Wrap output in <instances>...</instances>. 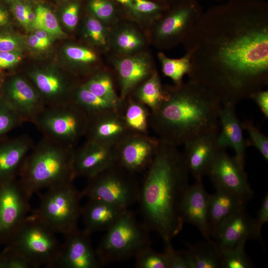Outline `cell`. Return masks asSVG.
<instances>
[{
	"instance_id": "1",
	"label": "cell",
	"mask_w": 268,
	"mask_h": 268,
	"mask_svg": "<svg viewBox=\"0 0 268 268\" xmlns=\"http://www.w3.org/2000/svg\"><path fill=\"white\" fill-rule=\"evenodd\" d=\"M189 80L222 104L236 105L268 84V2L228 0L201 15L182 43Z\"/></svg>"
},
{
	"instance_id": "2",
	"label": "cell",
	"mask_w": 268,
	"mask_h": 268,
	"mask_svg": "<svg viewBox=\"0 0 268 268\" xmlns=\"http://www.w3.org/2000/svg\"><path fill=\"white\" fill-rule=\"evenodd\" d=\"M145 171L138 201L144 223L160 235L164 244L171 243L184 223L180 205L189 186V172L183 153L178 146L159 139L158 150Z\"/></svg>"
},
{
	"instance_id": "3",
	"label": "cell",
	"mask_w": 268,
	"mask_h": 268,
	"mask_svg": "<svg viewBox=\"0 0 268 268\" xmlns=\"http://www.w3.org/2000/svg\"><path fill=\"white\" fill-rule=\"evenodd\" d=\"M165 96L150 111L149 128L159 139L178 146L200 135L220 131L222 103L206 88L189 80L164 86Z\"/></svg>"
},
{
	"instance_id": "4",
	"label": "cell",
	"mask_w": 268,
	"mask_h": 268,
	"mask_svg": "<svg viewBox=\"0 0 268 268\" xmlns=\"http://www.w3.org/2000/svg\"><path fill=\"white\" fill-rule=\"evenodd\" d=\"M74 148L45 136L34 144L18 176L30 197L40 190L73 182Z\"/></svg>"
},
{
	"instance_id": "5",
	"label": "cell",
	"mask_w": 268,
	"mask_h": 268,
	"mask_svg": "<svg viewBox=\"0 0 268 268\" xmlns=\"http://www.w3.org/2000/svg\"><path fill=\"white\" fill-rule=\"evenodd\" d=\"M6 243L5 249L24 258L32 268H56L61 244L55 232L31 210Z\"/></svg>"
},
{
	"instance_id": "6",
	"label": "cell",
	"mask_w": 268,
	"mask_h": 268,
	"mask_svg": "<svg viewBox=\"0 0 268 268\" xmlns=\"http://www.w3.org/2000/svg\"><path fill=\"white\" fill-rule=\"evenodd\" d=\"M150 230L138 222L128 209L106 231L95 250L102 267L112 262L134 258L140 250L151 244Z\"/></svg>"
},
{
	"instance_id": "7",
	"label": "cell",
	"mask_w": 268,
	"mask_h": 268,
	"mask_svg": "<svg viewBox=\"0 0 268 268\" xmlns=\"http://www.w3.org/2000/svg\"><path fill=\"white\" fill-rule=\"evenodd\" d=\"M83 197L72 182L60 184L39 194L40 204L34 210L56 233L65 235L77 229Z\"/></svg>"
},
{
	"instance_id": "8",
	"label": "cell",
	"mask_w": 268,
	"mask_h": 268,
	"mask_svg": "<svg viewBox=\"0 0 268 268\" xmlns=\"http://www.w3.org/2000/svg\"><path fill=\"white\" fill-rule=\"evenodd\" d=\"M140 186L134 177L116 164L88 178L84 196L128 209L138 202Z\"/></svg>"
},
{
	"instance_id": "9",
	"label": "cell",
	"mask_w": 268,
	"mask_h": 268,
	"mask_svg": "<svg viewBox=\"0 0 268 268\" xmlns=\"http://www.w3.org/2000/svg\"><path fill=\"white\" fill-rule=\"evenodd\" d=\"M88 118L71 101L46 106L34 124L43 136L74 147L85 136Z\"/></svg>"
},
{
	"instance_id": "10",
	"label": "cell",
	"mask_w": 268,
	"mask_h": 268,
	"mask_svg": "<svg viewBox=\"0 0 268 268\" xmlns=\"http://www.w3.org/2000/svg\"><path fill=\"white\" fill-rule=\"evenodd\" d=\"M202 12L197 0H186L171 6L153 24V43L162 50L182 43Z\"/></svg>"
},
{
	"instance_id": "11",
	"label": "cell",
	"mask_w": 268,
	"mask_h": 268,
	"mask_svg": "<svg viewBox=\"0 0 268 268\" xmlns=\"http://www.w3.org/2000/svg\"><path fill=\"white\" fill-rule=\"evenodd\" d=\"M30 198L18 179L0 183V244L7 243L31 211Z\"/></svg>"
},
{
	"instance_id": "12",
	"label": "cell",
	"mask_w": 268,
	"mask_h": 268,
	"mask_svg": "<svg viewBox=\"0 0 268 268\" xmlns=\"http://www.w3.org/2000/svg\"><path fill=\"white\" fill-rule=\"evenodd\" d=\"M159 144V138L148 134L131 132L115 146L116 164L133 174L145 171Z\"/></svg>"
},
{
	"instance_id": "13",
	"label": "cell",
	"mask_w": 268,
	"mask_h": 268,
	"mask_svg": "<svg viewBox=\"0 0 268 268\" xmlns=\"http://www.w3.org/2000/svg\"><path fill=\"white\" fill-rule=\"evenodd\" d=\"M244 167L235 156H230L225 149L221 148L214 159L207 175L216 189L229 192L248 201L254 194Z\"/></svg>"
},
{
	"instance_id": "14",
	"label": "cell",
	"mask_w": 268,
	"mask_h": 268,
	"mask_svg": "<svg viewBox=\"0 0 268 268\" xmlns=\"http://www.w3.org/2000/svg\"><path fill=\"white\" fill-rule=\"evenodd\" d=\"M27 78L38 91L46 106L70 102L75 84L67 73L54 67H37L28 71Z\"/></svg>"
},
{
	"instance_id": "15",
	"label": "cell",
	"mask_w": 268,
	"mask_h": 268,
	"mask_svg": "<svg viewBox=\"0 0 268 268\" xmlns=\"http://www.w3.org/2000/svg\"><path fill=\"white\" fill-rule=\"evenodd\" d=\"M1 97L25 122L34 124L46 107L36 88L23 75L10 77L4 85Z\"/></svg>"
},
{
	"instance_id": "16",
	"label": "cell",
	"mask_w": 268,
	"mask_h": 268,
	"mask_svg": "<svg viewBox=\"0 0 268 268\" xmlns=\"http://www.w3.org/2000/svg\"><path fill=\"white\" fill-rule=\"evenodd\" d=\"M65 236L56 268H99L102 267L92 247L90 234L77 228Z\"/></svg>"
},
{
	"instance_id": "17",
	"label": "cell",
	"mask_w": 268,
	"mask_h": 268,
	"mask_svg": "<svg viewBox=\"0 0 268 268\" xmlns=\"http://www.w3.org/2000/svg\"><path fill=\"white\" fill-rule=\"evenodd\" d=\"M115 164L114 146L86 139L83 145L74 149L73 168L75 178H89Z\"/></svg>"
},
{
	"instance_id": "18",
	"label": "cell",
	"mask_w": 268,
	"mask_h": 268,
	"mask_svg": "<svg viewBox=\"0 0 268 268\" xmlns=\"http://www.w3.org/2000/svg\"><path fill=\"white\" fill-rule=\"evenodd\" d=\"M219 132L206 134L186 142L183 153L187 167L196 181L202 180L221 149L217 142Z\"/></svg>"
},
{
	"instance_id": "19",
	"label": "cell",
	"mask_w": 268,
	"mask_h": 268,
	"mask_svg": "<svg viewBox=\"0 0 268 268\" xmlns=\"http://www.w3.org/2000/svg\"><path fill=\"white\" fill-rule=\"evenodd\" d=\"M120 88L121 100L147 78L155 69L148 54L137 53L121 56L114 61Z\"/></svg>"
},
{
	"instance_id": "20",
	"label": "cell",
	"mask_w": 268,
	"mask_h": 268,
	"mask_svg": "<svg viewBox=\"0 0 268 268\" xmlns=\"http://www.w3.org/2000/svg\"><path fill=\"white\" fill-rule=\"evenodd\" d=\"M210 195L205 190L202 180L186 188L180 205V213L184 222L195 226L206 239H211L208 224Z\"/></svg>"
},
{
	"instance_id": "21",
	"label": "cell",
	"mask_w": 268,
	"mask_h": 268,
	"mask_svg": "<svg viewBox=\"0 0 268 268\" xmlns=\"http://www.w3.org/2000/svg\"><path fill=\"white\" fill-rule=\"evenodd\" d=\"M131 133L118 110L113 109L88 119L85 136L115 146Z\"/></svg>"
},
{
	"instance_id": "22",
	"label": "cell",
	"mask_w": 268,
	"mask_h": 268,
	"mask_svg": "<svg viewBox=\"0 0 268 268\" xmlns=\"http://www.w3.org/2000/svg\"><path fill=\"white\" fill-rule=\"evenodd\" d=\"M213 238L222 251L245 244L248 240L256 239L254 218L243 209L224 222Z\"/></svg>"
},
{
	"instance_id": "23",
	"label": "cell",
	"mask_w": 268,
	"mask_h": 268,
	"mask_svg": "<svg viewBox=\"0 0 268 268\" xmlns=\"http://www.w3.org/2000/svg\"><path fill=\"white\" fill-rule=\"evenodd\" d=\"M235 107V105L231 103L222 104L217 142L221 148L226 149L228 146L232 148L235 152V158L244 166L248 144L243 136L241 123L237 117Z\"/></svg>"
},
{
	"instance_id": "24",
	"label": "cell",
	"mask_w": 268,
	"mask_h": 268,
	"mask_svg": "<svg viewBox=\"0 0 268 268\" xmlns=\"http://www.w3.org/2000/svg\"><path fill=\"white\" fill-rule=\"evenodd\" d=\"M33 145V139L26 134L0 144V183L16 179Z\"/></svg>"
},
{
	"instance_id": "25",
	"label": "cell",
	"mask_w": 268,
	"mask_h": 268,
	"mask_svg": "<svg viewBox=\"0 0 268 268\" xmlns=\"http://www.w3.org/2000/svg\"><path fill=\"white\" fill-rule=\"evenodd\" d=\"M127 209L102 201L89 199L81 210L85 226L84 230L90 235L98 231H107Z\"/></svg>"
},
{
	"instance_id": "26",
	"label": "cell",
	"mask_w": 268,
	"mask_h": 268,
	"mask_svg": "<svg viewBox=\"0 0 268 268\" xmlns=\"http://www.w3.org/2000/svg\"><path fill=\"white\" fill-rule=\"evenodd\" d=\"M248 201L223 190L210 195L208 208L209 233L213 238L219 227L231 216L246 208Z\"/></svg>"
},
{
	"instance_id": "27",
	"label": "cell",
	"mask_w": 268,
	"mask_h": 268,
	"mask_svg": "<svg viewBox=\"0 0 268 268\" xmlns=\"http://www.w3.org/2000/svg\"><path fill=\"white\" fill-rule=\"evenodd\" d=\"M144 45L142 34L130 25H121L110 34L109 47L121 56L139 53Z\"/></svg>"
},
{
	"instance_id": "28",
	"label": "cell",
	"mask_w": 268,
	"mask_h": 268,
	"mask_svg": "<svg viewBox=\"0 0 268 268\" xmlns=\"http://www.w3.org/2000/svg\"><path fill=\"white\" fill-rule=\"evenodd\" d=\"M118 111L131 132L148 134L150 111L131 95L121 100Z\"/></svg>"
},
{
	"instance_id": "29",
	"label": "cell",
	"mask_w": 268,
	"mask_h": 268,
	"mask_svg": "<svg viewBox=\"0 0 268 268\" xmlns=\"http://www.w3.org/2000/svg\"><path fill=\"white\" fill-rule=\"evenodd\" d=\"M147 107L150 111L156 110L164 100L165 91L156 70L139 84L130 94Z\"/></svg>"
},
{
	"instance_id": "30",
	"label": "cell",
	"mask_w": 268,
	"mask_h": 268,
	"mask_svg": "<svg viewBox=\"0 0 268 268\" xmlns=\"http://www.w3.org/2000/svg\"><path fill=\"white\" fill-rule=\"evenodd\" d=\"M193 268H221L222 252L211 239L188 245Z\"/></svg>"
},
{
	"instance_id": "31",
	"label": "cell",
	"mask_w": 268,
	"mask_h": 268,
	"mask_svg": "<svg viewBox=\"0 0 268 268\" xmlns=\"http://www.w3.org/2000/svg\"><path fill=\"white\" fill-rule=\"evenodd\" d=\"M70 101L81 110L88 119L107 111L118 109L111 103L91 92L81 83L75 87Z\"/></svg>"
},
{
	"instance_id": "32",
	"label": "cell",
	"mask_w": 268,
	"mask_h": 268,
	"mask_svg": "<svg viewBox=\"0 0 268 268\" xmlns=\"http://www.w3.org/2000/svg\"><path fill=\"white\" fill-rule=\"evenodd\" d=\"M81 83L91 92L119 109L121 100L116 92L112 76L109 71H97Z\"/></svg>"
},
{
	"instance_id": "33",
	"label": "cell",
	"mask_w": 268,
	"mask_h": 268,
	"mask_svg": "<svg viewBox=\"0 0 268 268\" xmlns=\"http://www.w3.org/2000/svg\"><path fill=\"white\" fill-rule=\"evenodd\" d=\"M158 58L161 65L163 74L171 78L175 85H180L183 82V79L186 74H189L191 69V60L187 53L178 59H171L164 53H158Z\"/></svg>"
},
{
	"instance_id": "34",
	"label": "cell",
	"mask_w": 268,
	"mask_h": 268,
	"mask_svg": "<svg viewBox=\"0 0 268 268\" xmlns=\"http://www.w3.org/2000/svg\"><path fill=\"white\" fill-rule=\"evenodd\" d=\"M106 25L93 16L87 17L83 25L84 37L94 46L107 49L110 32Z\"/></svg>"
},
{
	"instance_id": "35",
	"label": "cell",
	"mask_w": 268,
	"mask_h": 268,
	"mask_svg": "<svg viewBox=\"0 0 268 268\" xmlns=\"http://www.w3.org/2000/svg\"><path fill=\"white\" fill-rule=\"evenodd\" d=\"M64 52L67 59L76 67L81 68L82 72H88L87 68L97 63L98 61V57L94 51L82 46H67Z\"/></svg>"
},
{
	"instance_id": "36",
	"label": "cell",
	"mask_w": 268,
	"mask_h": 268,
	"mask_svg": "<svg viewBox=\"0 0 268 268\" xmlns=\"http://www.w3.org/2000/svg\"><path fill=\"white\" fill-rule=\"evenodd\" d=\"M36 18L32 28L44 30L54 37L65 35L52 11L47 7L39 5L35 9Z\"/></svg>"
},
{
	"instance_id": "37",
	"label": "cell",
	"mask_w": 268,
	"mask_h": 268,
	"mask_svg": "<svg viewBox=\"0 0 268 268\" xmlns=\"http://www.w3.org/2000/svg\"><path fill=\"white\" fill-rule=\"evenodd\" d=\"M134 258L136 268H169L166 253L164 251L162 253L156 252L150 245L140 250Z\"/></svg>"
},
{
	"instance_id": "38",
	"label": "cell",
	"mask_w": 268,
	"mask_h": 268,
	"mask_svg": "<svg viewBox=\"0 0 268 268\" xmlns=\"http://www.w3.org/2000/svg\"><path fill=\"white\" fill-rule=\"evenodd\" d=\"M245 244L221 250V268H251L253 264L245 250Z\"/></svg>"
},
{
	"instance_id": "39",
	"label": "cell",
	"mask_w": 268,
	"mask_h": 268,
	"mask_svg": "<svg viewBox=\"0 0 268 268\" xmlns=\"http://www.w3.org/2000/svg\"><path fill=\"white\" fill-rule=\"evenodd\" d=\"M135 9L140 19L144 16L149 18L153 24L170 7L161 0H133Z\"/></svg>"
},
{
	"instance_id": "40",
	"label": "cell",
	"mask_w": 268,
	"mask_h": 268,
	"mask_svg": "<svg viewBox=\"0 0 268 268\" xmlns=\"http://www.w3.org/2000/svg\"><path fill=\"white\" fill-rule=\"evenodd\" d=\"M25 121L17 112L0 97V137L12 129L22 125Z\"/></svg>"
},
{
	"instance_id": "41",
	"label": "cell",
	"mask_w": 268,
	"mask_h": 268,
	"mask_svg": "<svg viewBox=\"0 0 268 268\" xmlns=\"http://www.w3.org/2000/svg\"><path fill=\"white\" fill-rule=\"evenodd\" d=\"M89 8L93 16L106 25L115 19L116 8L113 0H92L89 4Z\"/></svg>"
},
{
	"instance_id": "42",
	"label": "cell",
	"mask_w": 268,
	"mask_h": 268,
	"mask_svg": "<svg viewBox=\"0 0 268 268\" xmlns=\"http://www.w3.org/2000/svg\"><path fill=\"white\" fill-rule=\"evenodd\" d=\"M243 129L247 130L249 135L248 145L257 149L266 160H268V138L262 133L251 121L246 120L241 123Z\"/></svg>"
},
{
	"instance_id": "43",
	"label": "cell",
	"mask_w": 268,
	"mask_h": 268,
	"mask_svg": "<svg viewBox=\"0 0 268 268\" xmlns=\"http://www.w3.org/2000/svg\"><path fill=\"white\" fill-rule=\"evenodd\" d=\"M169 261V268H193L190 254L187 250H175L171 243L164 244Z\"/></svg>"
},
{
	"instance_id": "44",
	"label": "cell",
	"mask_w": 268,
	"mask_h": 268,
	"mask_svg": "<svg viewBox=\"0 0 268 268\" xmlns=\"http://www.w3.org/2000/svg\"><path fill=\"white\" fill-rule=\"evenodd\" d=\"M80 6L76 1L68 3L64 7L62 15V21L68 29L73 30L77 26L79 20Z\"/></svg>"
},
{
	"instance_id": "45",
	"label": "cell",
	"mask_w": 268,
	"mask_h": 268,
	"mask_svg": "<svg viewBox=\"0 0 268 268\" xmlns=\"http://www.w3.org/2000/svg\"><path fill=\"white\" fill-rule=\"evenodd\" d=\"M23 47L22 39L12 34H0V52L21 51Z\"/></svg>"
},
{
	"instance_id": "46",
	"label": "cell",
	"mask_w": 268,
	"mask_h": 268,
	"mask_svg": "<svg viewBox=\"0 0 268 268\" xmlns=\"http://www.w3.org/2000/svg\"><path fill=\"white\" fill-rule=\"evenodd\" d=\"M268 193L267 192L263 198L257 217L254 218L256 239H261L262 227L265 223L268 222Z\"/></svg>"
},
{
	"instance_id": "47",
	"label": "cell",
	"mask_w": 268,
	"mask_h": 268,
	"mask_svg": "<svg viewBox=\"0 0 268 268\" xmlns=\"http://www.w3.org/2000/svg\"><path fill=\"white\" fill-rule=\"evenodd\" d=\"M4 257V268H32L22 257L6 249L2 252Z\"/></svg>"
},
{
	"instance_id": "48",
	"label": "cell",
	"mask_w": 268,
	"mask_h": 268,
	"mask_svg": "<svg viewBox=\"0 0 268 268\" xmlns=\"http://www.w3.org/2000/svg\"><path fill=\"white\" fill-rule=\"evenodd\" d=\"M21 51L0 52V67L7 68L12 67L20 61Z\"/></svg>"
},
{
	"instance_id": "49",
	"label": "cell",
	"mask_w": 268,
	"mask_h": 268,
	"mask_svg": "<svg viewBox=\"0 0 268 268\" xmlns=\"http://www.w3.org/2000/svg\"><path fill=\"white\" fill-rule=\"evenodd\" d=\"M259 107L265 117L268 118V91L263 89L256 91L250 97Z\"/></svg>"
},
{
	"instance_id": "50",
	"label": "cell",
	"mask_w": 268,
	"mask_h": 268,
	"mask_svg": "<svg viewBox=\"0 0 268 268\" xmlns=\"http://www.w3.org/2000/svg\"><path fill=\"white\" fill-rule=\"evenodd\" d=\"M29 5L17 1L12 3L11 10L17 20L22 25L28 27L27 13Z\"/></svg>"
},
{
	"instance_id": "51",
	"label": "cell",
	"mask_w": 268,
	"mask_h": 268,
	"mask_svg": "<svg viewBox=\"0 0 268 268\" xmlns=\"http://www.w3.org/2000/svg\"><path fill=\"white\" fill-rule=\"evenodd\" d=\"M52 42V40L40 39L34 34L31 35L27 41V44L30 47L37 50L47 49L51 45Z\"/></svg>"
},
{
	"instance_id": "52",
	"label": "cell",
	"mask_w": 268,
	"mask_h": 268,
	"mask_svg": "<svg viewBox=\"0 0 268 268\" xmlns=\"http://www.w3.org/2000/svg\"><path fill=\"white\" fill-rule=\"evenodd\" d=\"M123 5L129 11L132 15L137 20H140V18L137 13L134 5L133 0H112Z\"/></svg>"
},
{
	"instance_id": "53",
	"label": "cell",
	"mask_w": 268,
	"mask_h": 268,
	"mask_svg": "<svg viewBox=\"0 0 268 268\" xmlns=\"http://www.w3.org/2000/svg\"><path fill=\"white\" fill-rule=\"evenodd\" d=\"M9 19L8 11L0 5V28L6 24Z\"/></svg>"
},
{
	"instance_id": "54",
	"label": "cell",
	"mask_w": 268,
	"mask_h": 268,
	"mask_svg": "<svg viewBox=\"0 0 268 268\" xmlns=\"http://www.w3.org/2000/svg\"><path fill=\"white\" fill-rule=\"evenodd\" d=\"M35 18V10L33 11L32 8L30 6H29L27 13V20L28 27H32Z\"/></svg>"
},
{
	"instance_id": "55",
	"label": "cell",
	"mask_w": 268,
	"mask_h": 268,
	"mask_svg": "<svg viewBox=\"0 0 268 268\" xmlns=\"http://www.w3.org/2000/svg\"><path fill=\"white\" fill-rule=\"evenodd\" d=\"M161 0L166 2L171 7L172 6L176 5L186 0Z\"/></svg>"
},
{
	"instance_id": "56",
	"label": "cell",
	"mask_w": 268,
	"mask_h": 268,
	"mask_svg": "<svg viewBox=\"0 0 268 268\" xmlns=\"http://www.w3.org/2000/svg\"><path fill=\"white\" fill-rule=\"evenodd\" d=\"M4 257L2 252H0V268H4Z\"/></svg>"
},
{
	"instance_id": "57",
	"label": "cell",
	"mask_w": 268,
	"mask_h": 268,
	"mask_svg": "<svg viewBox=\"0 0 268 268\" xmlns=\"http://www.w3.org/2000/svg\"><path fill=\"white\" fill-rule=\"evenodd\" d=\"M7 0L12 3H14L17 1H20L21 0Z\"/></svg>"
},
{
	"instance_id": "58",
	"label": "cell",
	"mask_w": 268,
	"mask_h": 268,
	"mask_svg": "<svg viewBox=\"0 0 268 268\" xmlns=\"http://www.w3.org/2000/svg\"><path fill=\"white\" fill-rule=\"evenodd\" d=\"M216 0L221 1V0Z\"/></svg>"
}]
</instances>
